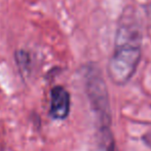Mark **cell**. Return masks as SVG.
<instances>
[{
	"mask_svg": "<svg viewBox=\"0 0 151 151\" xmlns=\"http://www.w3.org/2000/svg\"><path fill=\"white\" fill-rule=\"evenodd\" d=\"M143 29L137 10L125 8L117 24L115 44L108 62V76L117 86L125 84L135 74L141 60Z\"/></svg>",
	"mask_w": 151,
	"mask_h": 151,
	"instance_id": "1",
	"label": "cell"
},
{
	"mask_svg": "<svg viewBox=\"0 0 151 151\" xmlns=\"http://www.w3.org/2000/svg\"><path fill=\"white\" fill-rule=\"evenodd\" d=\"M70 112V93L61 86H54L50 91V114L54 119L63 120Z\"/></svg>",
	"mask_w": 151,
	"mask_h": 151,
	"instance_id": "2",
	"label": "cell"
},
{
	"mask_svg": "<svg viewBox=\"0 0 151 151\" xmlns=\"http://www.w3.org/2000/svg\"><path fill=\"white\" fill-rule=\"evenodd\" d=\"M16 62L21 71H28L31 65V58L28 52L24 50H19L16 52Z\"/></svg>",
	"mask_w": 151,
	"mask_h": 151,
	"instance_id": "3",
	"label": "cell"
},
{
	"mask_svg": "<svg viewBox=\"0 0 151 151\" xmlns=\"http://www.w3.org/2000/svg\"><path fill=\"white\" fill-rule=\"evenodd\" d=\"M105 151H116V147H115V144H114L113 140H110L109 143L106 145Z\"/></svg>",
	"mask_w": 151,
	"mask_h": 151,
	"instance_id": "4",
	"label": "cell"
},
{
	"mask_svg": "<svg viewBox=\"0 0 151 151\" xmlns=\"http://www.w3.org/2000/svg\"><path fill=\"white\" fill-rule=\"evenodd\" d=\"M149 17H150V20H151V4L149 6Z\"/></svg>",
	"mask_w": 151,
	"mask_h": 151,
	"instance_id": "5",
	"label": "cell"
}]
</instances>
